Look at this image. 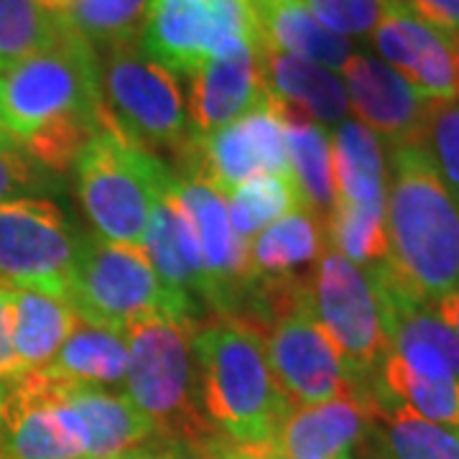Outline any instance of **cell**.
Listing matches in <instances>:
<instances>
[{"mask_svg": "<svg viewBox=\"0 0 459 459\" xmlns=\"http://www.w3.org/2000/svg\"><path fill=\"white\" fill-rule=\"evenodd\" d=\"M74 307L62 296L13 286V350L26 373L44 370L77 325Z\"/></svg>", "mask_w": 459, "mask_h": 459, "instance_id": "obj_24", "label": "cell"}, {"mask_svg": "<svg viewBox=\"0 0 459 459\" xmlns=\"http://www.w3.org/2000/svg\"><path fill=\"white\" fill-rule=\"evenodd\" d=\"M195 319L148 316L126 329V395L159 437L179 444H212L225 437L207 421L195 398Z\"/></svg>", "mask_w": 459, "mask_h": 459, "instance_id": "obj_4", "label": "cell"}, {"mask_svg": "<svg viewBox=\"0 0 459 459\" xmlns=\"http://www.w3.org/2000/svg\"><path fill=\"white\" fill-rule=\"evenodd\" d=\"M273 102L283 120L289 171L301 192V202L309 212L316 214L322 222H327V217L337 204L332 135L325 126L314 123L312 117L301 115L279 98H273Z\"/></svg>", "mask_w": 459, "mask_h": 459, "instance_id": "obj_22", "label": "cell"}, {"mask_svg": "<svg viewBox=\"0 0 459 459\" xmlns=\"http://www.w3.org/2000/svg\"><path fill=\"white\" fill-rule=\"evenodd\" d=\"M141 247L169 289L189 299H204L210 307H217L212 281L202 261L195 230L181 210L174 179L156 199Z\"/></svg>", "mask_w": 459, "mask_h": 459, "instance_id": "obj_19", "label": "cell"}, {"mask_svg": "<svg viewBox=\"0 0 459 459\" xmlns=\"http://www.w3.org/2000/svg\"><path fill=\"white\" fill-rule=\"evenodd\" d=\"M0 148H21L16 143V138L8 133V128H5V123H3V115H0Z\"/></svg>", "mask_w": 459, "mask_h": 459, "instance_id": "obj_43", "label": "cell"}, {"mask_svg": "<svg viewBox=\"0 0 459 459\" xmlns=\"http://www.w3.org/2000/svg\"><path fill=\"white\" fill-rule=\"evenodd\" d=\"M309 307L337 347L355 394L373 398L388 337L370 273L327 247L312 273Z\"/></svg>", "mask_w": 459, "mask_h": 459, "instance_id": "obj_7", "label": "cell"}, {"mask_svg": "<svg viewBox=\"0 0 459 459\" xmlns=\"http://www.w3.org/2000/svg\"><path fill=\"white\" fill-rule=\"evenodd\" d=\"M74 171L95 235L141 247L156 199L174 179L164 161L131 141L108 115L98 135L80 151Z\"/></svg>", "mask_w": 459, "mask_h": 459, "instance_id": "obj_5", "label": "cell"}, {"mask_svg": "<svg viewBox=\"0 0 459 459\" xmlns=\"http://www.w3.org/2000/svg\"><path fill=\"white\" fill-rule=\"evenodd\" d=\"M126 368H128L126 334L77 319L56 358L41 373L56 380L120 385L126 383Z\"/></svg>", "mask_w": 459, "mask_h": 459, "instance_id": "obj_26", "label": "cell"}, {"mask_svg": "<svg viewBox=\"0 0 459 459\" xmlns=\"http://www.w3.org/2000/svg\"><path fill=\"white\" fill-rule=\"evenodd\" d=\"M312 16L337 36H370L388 8V0H304Z\"/></svg>", "mask_w": 459, "mask_h": 459, "instance_id": "obj_34", "label": "cell"}, {"mask_svg": "<svg viewBox=\"0 0 459 459\" xmlns=\"http://www.w3.org/2000/svg\"><path fill=\"white\" fill-rule=\"evenodd\" d=\"M370 39L377 59L395 69L419 95L427 100L457 98L449 36L427 26L395 0H388Z\"/></svg>", "mask_w": 459, "mask_h": 459, "instance_id": "obj_16", "label": "cell"}, {"mask_svg": "<svg viewBox=\"0 0 459 459\" xmlns=\"http://www.w3.org/2000/svg\"><path fill=\"white\" fill-rule=\"evenodd\" d=\"M452 44V59H455V84H457V98H459V33H455L449 39Z\"/></svg>", "mask_w": 459, "mask_h": 459, "instance_id": "obj_42", "label": "cell"}, {"mask_svg": "<svg viewBox=\"0 0 459 459\" xmlns=\"http://www.w3.org/2000/svg\"><path fill=\"white\" fill-rule=\"evenodd\" d=\"M370 406L373 401L344 391L325 403L291 409L268 449L286 459L347 457L370 429Z\"/></svg>", "mask_w": 459, "mask_h": 459, "instance_id": "obj_18", "label": "cell"}, {"mask_svg": "<svg viewBox=\"0 0 459 459\" xmlns=\"http://www.w3.org/2000/svg\"><path fill=\"white\" fill-rule=\"evenodd\" d=\"M80 240L54 202L33 197L0 202V281L69 301Z\"/></svg>", "mask_w": 459, "mask_h": 459, "instance_id": "obj_10", "label": "cell"}, {"mask_svg": "<svg viewBox=\"0 0 459 459\" xmlns=\"http://www.w3.org/2000/svg\"><path fill=\"white\" fill-rule=\"evenodd\" d=\"M179 161L184 179H195L212 186L220 197L261 174L289 171L286 156V131L273 98L258 105L220 131L199 135L181 148Z\"/></svg>", "mask_w": 459, "mask_h": 459, "instance_id": "obj_11", "label": "cell"}, {"mask_svg": "<svg viewBox=\"0 0 459 459\" xmlns=\"http://www.w3.org/2000/svg\"><path fill=\"white\" fill-rule=\"evenodd\" d=\"M72 459H87V457H72Z\"/></svg>", "mask_w": 459, "mask_h": 459, "instance_id": "obj_47", "label": "cell"}, {"mask_svg": "<svg viewBox=\"0 0 459 459\" xmlns=\"http://www.w3.org/2000/svg\"><path fill=\"white\" fill-rule=\"evenodd\" d=\"M434 309H437V314L444 319V325L452 329V334L457 337L459 342V289L442 296V299L434 304Z\"/></svg>", "mask_w": 459, "mask_h": 459, "instance_id": "obj_40", "label": "cell"}, {"mask_svg": "<svg viewBox=\"0 0 459 459\" xmlns=\"http://www.w3.org/2000/svg\"><path fill=\"white\" fill-rule=\"evenodd\" d=\"M265 84L273 98L291 105L301 115L312 117L319 126H340L347 120L350 105L342 77L327 66L314 65L294 54L271 47L268 41L258 44Z\"/></svg>", "mask_w": 459, "mask_h": 459, "instance_id": "obj_20", "label": "cell"}, {"mask_svg": "<svg viewBox=\"0 0 459 459\" xmlns=\"http://www.w3.org/2000/svg\"><path fill=\"white\" fill-rule=\"evenodd\" d=\"M258 3H289V0H258Z\"/></svg>", "mask_w": 459, "mask_h": 459, "instance_id": "obj_46", "label": "cell"}, {"mask_svg": "<svg viewBox=\"0 0 459 459\" xmlns=\"http://www.w3.org/2000/svg\"><path fill=\"white\" fill-rule=\"evenodd\" d=\"M171 439H164V437H153L151 442L135 446L131 452H126L123 457L117 459H171V449H174Z\"/></svg>", "mask_w": 459, "mask_h": 459, "instance_id": "obj_39", "label": "cell"}, {"mask_svg": "<svg viewBox=\"0 0 459 459\" xmlns=\"http://www.w3.org/2000/svg\"><path fill=\"white\" fill-rule=\"evenodd\" d=\"M250 452H255L261 459H286V457H281V455H276V452H271V449H250ZM340 459H347V457H340Z\"/></svg>", "mask_w": 459, "mask_h": 459, "instance_id": "obj_44", "label": "cell"}, {"mask_svg": "<svg viewBox=\"0 0 459 459\" xmlns=\"http://www.w3.org/2000/svg\"><path fill=\"white\" fill-rule=\"evenodd\" d=\"M325 250V222L307 207H299L247 240L250 283L307 279L314 273Z\"/></svg>", "mask_w": 459, "mask_h": 459, "instance_id": "obj_21", "label": "cell"}, {"mask_svg": "<svg viewBox=\"0 0 459 459\" xmlns=\"http://www.w3.org/2000/svg\"><path fill=\"white\" fill-rule=\"evenodd\" d=\"M327 247L337 250L362 271H376L388 258L385 207L334 204L325 222Z\"/></svg>", "mask_w": 459, "mask_h": 459, "instance_id": "obj_31", "label": "cell"}, {"mask_svg": "<svg viewBox=\"0 0 459 459\" xmlns=\"http://www.w3.org/2000/svg\"><path fill=\"white\" fill-rule=\"evenodd\" d=\"M347 105L355 120L385 141V146L413 143L429 100L419 95L395 69L368 51H352L340 69Z\"/></svg>", "mask_w": 459, "mask_h": 459, "instance_id": "obj_13", "label": "cell"}, {"mask_svg": "<svg viewBox=\"0 0 459 459\" xmlns=\"http://www.w3.org/2000/svg\"><path fill=\"white\" fill-rule=\"evenodd\" d=\"M228 439H220L212 444H174L171 459H222V449Z\"/></svg>", "mask_w": 459, "mask_h": 459, "instance_id": "obj_38", "label": "cell"}, {"mask_svg": "<svg viewBox=\"0 0 459 459\" xmlns=\"http://www.w3.org/2000/svg\"><path fill=\"white\" fill-rule=\"evenodd\" d=\"M0 421H3V383H0Z\"/></svg>", "mask_w": 459, "mask_h": 459, "instance_id": "obj_45", "label": "cell"}, {"mask_svg": "<svg viewBox=\"0 0 459 459\" xmlns=\"http://www.w3.org/2000/svg\"><path fill=\"white\" fill-rule=\"evenodd\" d=\"M230 225L240 240H253L261 230L304 207L291 171L253 177L225 197Z\"/></svg>", "mask_w": 459, "mask_h": 459, "instance_id": "obj_30", "label": "cell"}, {"mask_svg": "<svg viewBox=\"0 0 459 459\" xmlns=\"http://www.w3.org/2000/svg\"><path fill=\"white\" fill-rule=\"evenodd\" d=\"M385 235L388 258L368 273L427 304L459 289V204L416 143L388 146Z\"/></svg>", "mask_w": 459, "mask_h": 459, "instance_id": "obj_2", "label": "cell"}, {"mask_svg": "<svg viewBox=\"0 0 459 459\" xmlns=\"http://www.w3.org/2000/svg\"><path fill=\"white\" fill-rule=\"evenodd\" d=\"M23 373L13 350V286L0 281V383H13Z\"/></svg>", "mask_w": 459, "mask_h": 459, "instance_id": "obj_35", "label": "cell"}, {"mask_svg": "<svg viewBox=\"0 0 459 459\" xmlns=\"http://www.w3.org/2000/svg\"><path fill=\"white\" fill-rule=\"evenodd\" d=\"M370 427L394 459H459V434L411 411L373 398Z\"/></svg>", "mask_w": 459, "mask_h": 459, "instance_id": "obj_29", "label": "cell"}, {"mask_svg": "<svg viewBox=\"0 0 459 459\" xmlns=\"http://www.w3.org/2000/svg\"><path fill=\"white\" fill-rule=\"evenodd\" d=\"M69 304L80 319L115 332H126L148 316L195 319V299L169 289L143 247L110 243L98 235L80 240Z\"/></svg>", "mask_w": 459, "mask_h": 459, "instance_id": "obj_6", "label": "cell"}, {"mask_svg": "<svg viewBox=\"0 0 459 459\" xmlns=\"http://www.w3.org/2000/svg\"><path fill=\"white\" fill-rule=\"evenodd\" d=\"M174 189L189 225L195 230L199 253L217 294V314H235L247 296V243L230 225L225 197L212 186L195 179L174 177Z\"/></svg>", "mask_w": 459, "mask_h": 459, "instance_id": "obj_15", "label": "cell"}, {"mask_svg": "<svg viewBox=\"0 0 459 459\" xmlns=\"http://www.w3.org/2000/svg\"><path fill=\"white\" fill-rule=\"evenodd\" d=\"M413 143L427 153L437 177L459 204V100H429Z\"/></svg>", "mask_w": 459, "mask_h": 459, "instance_id": "obj_33", "label": "cell"}, {"mask_svg": "<svg viewBox=\"0 0 459 459\" xmlns=\"http://www.w3.org/2000/svg\"><path fill=\"white\" fill-rule=\"evenodd\" d=\"M80 449L65 429L41 370L23 373L3 394L0 459H72Z\"/></svg>", "mask_w": 459, "mask_h": 459, "instance_id": "obj_17", "label": "cell"}, {"mask_svg": "<svg viewBox=\"0 0 459 459\" xmlns=\"http://www.w3.org/2000/svg\"><path fill=\"white\" fill-rule=\"evenodd\" d=\"M255 0H148L138 47L171 74H195L238 41L261 44Z\"/></svg>", "mask_w": 459, "mask_h": 459, "instance_id": "obj_9", "label": "cell"}, {"mask_svg": "<svg viewBox=\"0 0 459 459\" xmlns=\"http://www.w3.org/2000/svg\"><path fill=\"white\" fill-rule=\"evenodd\" d=\"M332 135L334 189L340 204L385 207V148L358 120H342Z\"/></svg>", "mask_w": 459, "mask_h": 459, "instance_id": "obj_23", "label": "cell"}, {"mask_svg": "<svg viewBox=\"0 0 459 459\" xmlns=\"http://www.w3.org/2000/svg\"><path fill=\"white\" fill-rule=\"evenodd\" d=\"M49 377V376H47ZM51 380V395L80 457L117 459L151 442L156 427L131 403L128 395L77 380Z\"/></svg>", "mask_w": 459, "mask_h": 459, "instance_id": "obj_12", "label": "cell"}, {"mask_svg": "<svg viewBox=\"0 0 459 459\" xmlns=\"http://www.w3.org/2000/svg\"><path fill=\"white\" fill-rule=\"evenodd\" d=\"M255 5H258L263 41H268L276 49L327 66L332 72H340L355 51L350 39L325 29L304 5V0H289V3L255 0Z\"/></svg>", "mask_w": 459, "mask_h": 459, "instance_id": "obj_25", "label": "cell"}, {"mask_svg": "<svg viewBox=\"0 0 459 459\" xmlns=\"http://www.w3.org/2000/svg\"><path fill=\"white\" fill-rule=\"evenodd\" d=\"M65 33L39 0H0V69L56 47Z\"/></svg>", "mask_w": 459, "mask_h": 459, "instance_id": "obj_32", "label": "cell"}, {"mask_svg": "<svg viewBox=\"0 0 459 459\" xmlns=\"http://www.w3.org/2000/svg\"><path fill=\"white\" fill-rule=\"evenodd\" d=\"M186 115L199 135L220 131L263 105L271 90L265 84L258 44L238 41L214 54L189 74Z\"/></svg>", "mask_w": 459, "mask_h": 459, "instance_id": "obj_14", "label": "cell"}, {"mask_svg": "<svg viewBox=\"0 0 459 459\" xmlns=\"http://www.w3.org/2000/svg\"><path fill=\"white\" fill-rule=\"evenodd\" d=\"M395 3L449 39L459 33V0H395Z\"/></svg>", "mask_w": 459, "mask_h": 459, "instance_id": "obj_37", "label": "cell"}, {"mask_svg": "<svg viewBox=\"0 0 459 459\" xmlns=\"http://www.w3.org/2000/svg\"><path fill=\"white\" fill-rule=\"evenodd\" d=\"M0 115L33 164L74 166L108 117L98 51L66 31L56 47L3 66Z\"/></svg>", "mask_w": 459, "mask_h": 459, "instance_id": "obj_1", "label": "cell"}, {"mask_svg": "<svg viewBox=\"0 0 459 459\" xmlns=\"http://www.w3.org/2000/svg\"><path fill=\"white\" fill-rule=\"evenodd\" d=\"M222 459H261L255 452H250V449H240V446H235V444H225V449H222Z\"/></svg>", "mask_w": 459, "mask_h": 459, "instance_id": "obj_41", "label": "cell"}, {"mask_svg": "<svg viewBox=\"0 0 459 459\" xmlns=\"http://www.w3.org/2000/svg\"><path fill=\"white\" fill-rule=\"evenodd\" d=\"M199 401L207 421L240 449H268L291 406L281 395L261 329L235 314L195 327Z\"/></svg>", "mask_w": 459, "mask_h": 459, "instance_id": "obj_3", "label": "cell"}, {"mask_svg": "<svg viewBox=\"0 0 459 459\" xmlns=\"http://www.w3.org/2000/svg\"><path fill=\"white\" fill-rule=\"evenodd\" d=\"M36 181L33 161L23 148H0V202L18 199Z\"/></svg>", "mask_w": 459, "mask_h": 459, "instance_id": "obj_36", "label": "cell"}, {"mask_svg": "<svg viewBox=\"0 0 459 459\" xmlns=\"http://www.w3.org/2000/svg\"><path fill=\"white\" fill-rule=\"evenodd\" d=\"M98 65L108 115L131 141L174 153L192 141L177 74L148 59L138 41L100 51Z\"/></svg>", "mask_w": 459, "mask_h": 459, "instance_id": "obj_8", "label": "cell"}, {"mask_svg": "<svg viewBox=\"0 0 459 459\" xmlns=\"http://www.w3.org/2000/svg\"><path fill=\"white\" fill-rule=\"evenodd\" d=\"M376 401L394 403L427 421L459 434V380H437L411 373L394 355H385L376 380Z\"/></svg>", "mask_w": 459, "mask_h": 459, "instance_id": "obj_28", "label": "cell"}, {"mask_svg": "<svg viewBox=\"0 0 459 459\" xmlns=\"http://www.w3.org/2000/svg\"><path fill=\"white\" fill-rule=\"evenodd\" d=\"M56 23L105 51L133 44L141 36L148 0H39Z\"/></svg>", "mask_w": 459, "mask_h": 459, "instance_id": "obj_27", "label": "cell"}]
</instances>
